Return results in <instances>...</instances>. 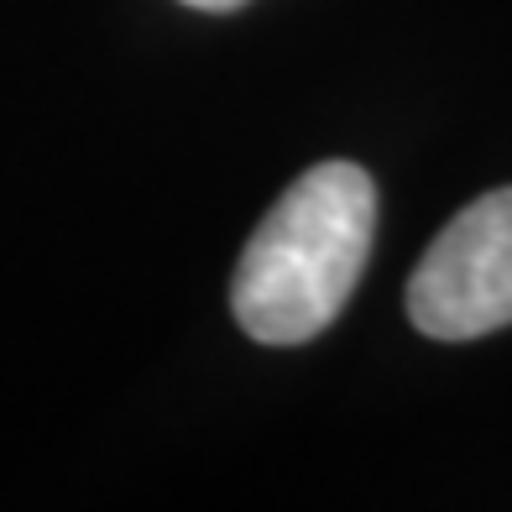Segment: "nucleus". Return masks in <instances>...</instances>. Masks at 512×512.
I'll list each match as a JSON object with an SVG mask.
<instances>
[{
    "mask_svg": "<svg viewBox=\"0 0 512 512\" xmlns=\"http://www.w3.org/2000/svg\"><path fill=\"white\" fill-rule=\"evenodd\" d=\"M377 236V183L356 162H319L246 241L230 304L251 340L304 345L335 324Z\"/></svg>",
    "mask_w": 512,
    "mask_h": 512,
    "instance_id": "obj_1",
    "label": "nucleus"
},
{
    "mask_svg": "<svg viewBox=\"0 0 512 512\" xmlns=\"http://www.w3.org/2000/svg\"><path fill=\"white\" fill-rule=\"evenodd\" d=\"M408 319L429 340H476L512 324V189L481 194L434 236L408 277Z\"/></svg>",
    "mask_w": 512,
    "mask_h": 512,
    "instance_id": "obj_2",
    "label": "nucleus"
},
{
    "mask_svg": "<svg viewBox=\"0 0 512 512\" xmlns=\"http://www.w3.org/2000/svg\"><path fill=\"white\" fill-rule=\"evenodd\" d=\"M183 6H194V11H236V6H246V0H183Z\"/></svg>",
    "mask_w": 512,
    "mask_h": 512,
    "instance_id": "obj_3",
    "label": "nucleus"
}]
</instances>
